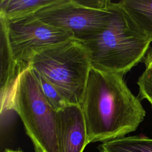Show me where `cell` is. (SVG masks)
Segmentation results:
<instances>
[{
    "label": "cell",
    "mask_w": 152,
    "mask_h": 152,
    "mask_svg": "<svg viewBox=\"0 0 152 152\" xmlns=\"http://www.w3.org/2000/svg\"><path fill=\"white\" fill-rule=\"evenodd\" d=\"M143 62L145 65V70L152 74V47H150L147 51Z\"/></svg>",
    "instance_id": "5bb4252c"
},
{
    "label": "cell",
    "mask_w": 152,
    "mask_h": 152,
    "mask_svg": "<svg viewBox=\"0 0 152 152\" xmlns=\"http://www.w3.org/2000/svg\"><path fill=\"white\" fill-rule=\"evenodd\" d=\"M56 122L61 152H83L88 142L81 106L69 104L56 112Z\"/></svg>",
    "instance_id": "52a82bcc"
},
{
    "label": "cell",
    "mask_w": 152,
    "mask_h": 152,
    "mask_svg": "<svg viewBox=\"0 0 152 152\" xmlns=\"http://www.w3.org/2000/svg\"><path fill=\"white\" fill-rule=\"evenodd\" d=\"M12 109L20 117L34 152H61L56 112L42 94L29 65L17 78Z\"/></svg>",
    "instance_id": "277c9868"
},
{
    "label": "cell",
    "mask_w": 152,
    "mask_h": 152,
    "mask_svg": "<svg viewBox=\"0 0 152 152\" xmlns=\"http://www.w3.org/2000/svg\"><path fill=\"white\" fill-rule=\"evenodd\" d=\"M28 65L54 84L70 104L81 106L91 63L89 52L72 39L36 55Z\"/></svg>",
    "instance_id": "3957f363"
},
{
    "label": "cell",
    "mask_w": 152,
    "mask_h": 152,
    "mask_svg": "<svg viewBox=\"0 0 152 152\" xmlns=\"http://www.w3.org/2000/svg\"><path fill=\"white\" fill-rule=\"evenodd\" d=\"M1 152H24L21 150H12V149H5L4 151Z\"/></svg>",
    "instance_id": "9a60e30c"
},
{
    "label": "cell",
    "mask_w": 152,
    "mask_h": 152,
    "mask_svg": "<svg viewBox=\"0 0 152 152\" xmlns=\"http://www.w3.org/2000/svg\"><path fill=\"white\" fill-rule=\"evenodd\" d=\"M109 9L105 27L81 43L89 52L92 67L124 76L143 61L151 42L119 1H111Z\"/></svg>",
    "instance_id": "7a4b0ae2"
},
{
    "label": "cell",
    "mask_w": 152,
    "mask_h": 152,
    "mask_svg": "<svg viewBox=\"0 0 152 152\" xmlns=\"http://www.w3.org/2000/svg\"><path fill=\"white\" fill-rule=\"evenodd\" d=\"M137 84L141 99H146L152 107V74L145 69L140 76Z\"/></svg>",
    "instance_id": "4fadbf2b"
},
{
    "label": "cell",
    "mask_w": 152,
    "mask_h": 152,
    "mask_svg": "<svg viewBox=\"0 0 152 152\" xmlns=\"http://www.w3.org/2000/svg\"><path fill=\"white\" fill-rule=\"evenodd\" d=\"M80 106L88 144L125 137L137 129L146 113L123 75L92 66Z\"/></svg>",
    "instance_id": "6da1fadb"
},
{
    "label": "cell",
    "mask_w": 152,
    "mask_h": 152,
    "mask_svg": "<svg viewBox=\"0 0 152 152\" xmlns=\"http://www.w3.org/2000/svg\"><path fill=\"white\" fill-rule=\"evenodd\" d=\"M1 42V113L3 110L12 109L13 94L17 78L22 71L15 62L8 40L5 24L0 18Z\"/></svg>",
    "instance_id": "ba28073f"
},
{
    "label": "cell",
    "mask_w": 152,
    "mask_h": 152,
    "mask_svg": "<svg viewBox=\"0 0 152 152\" xmlns=\"http://www.w3.org/2000/svg\"><path fill=\"white\" fill-rule=\"evenodd\" d=\"M119 2L152 42V0H121Z\"/></svg>",
    "instance_id": "30bf717a"
},
{
    "label": "cell",
    "mask_w": 152,
    "mask_h": 152,
    "mask_svg": "<svg viewBox=\"0 0 152 152\" xmlns=\"http://www.w3.org/2000/svg\"><path fill=\"white\" fill-rule=\"evenodd\" d=\"M31 69L42 94L55 112H58L70 104L54 84L40 72L32 68Z\"/></svg>",
    "instance_id": "7c38bea8"
},
{
    "label": "cell",
    "mask_w": 152,
    "mask_h": 152,
    "mask_svg": "<svg viewBox=\"0 0 152 152\" xmlns=\"http://www.w3.org/2000/svg\"><path fill=\"white\" fill-rule=\"evenodd\" d=\"M58 0H1L0 17L7 20L34 15L39 10L57 2Z\"/></svg>",
    "instance_id": "9c48e42d"
},
{
    "label": "cell",
    "mask_w": 152,
    "mask_h": 152,
    "mask_svg": "<svg viewBox=\"0 0 152 152\" xmlns=\"http://www.w3.org/2000/svg\"><path fill=\"white\" fill-rule=\"evenodd\" d=\"M110 15L109 7L105 10L93 9L80 5L77 0H58L34 14L46 24L70 33L80 42L100 32Z\"/></svg>",
    "instance_id": "8992f818"
},
{
    "label": "cell",
    "mask_w": 152,
    "mask_h": 152,
    "mask_svg": "<svg viewBox=\"0 0 152 152\" xmlns=\"http://www.w3.org/2000/svg\"><path fill=\"white\" fill-rule=\"evenodd\" d=\"M98 149L100 152H152V138L123 137L102 142Z\"/></svg>",
    "instance_id": "8fae6325"
},
{
    "label": "cell",
    "mask_w": 152,
    "mask_h": 152,
    "mask_svg": "<svg viewBox=\"0 0 152 152\" xmlns=\"http://www.w3.org/2000/svg\"><path fill=\"white\" fill-rule=\"evenodd\" d=\"M0 18L5 22L14 58L22 69L37 53L74 39L70 33L46 24L34 15L11 20Z\"/></svg>",
    "instance_id": "5b68a950"
}]
</instances>
